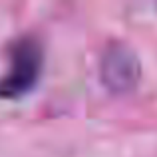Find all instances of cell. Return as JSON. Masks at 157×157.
Returning <instances> with one entry per match:
<instances>
[{"instance_id": "cell-1", "label": "cell", "mask_w": 157, "mask_h": 157, "mask_svg": "<svg viewBox=\"0 0 157 157\" xmlns=\"http://www.w3.org/2000/svg\"><path fill=\"white\" fill-rule=\"evenodd\" d=\"M44 70V48L36 36H22L8 48V70L0 78V98L20 100L38 86Z\"/></svg>"}, {"instance_id": "cell-2", "label": "cell", "mask_w": 157, "mask_h": 157, "mask_svg": "<svg viewBox=\"0 0 157 157\" xmlns=\"http://www.w3.org/2000/svg\"><path fill=\"white\" fill-rule=\"evenodd\" d=\"M100 74L104 84L111 92L121 94V92H129L137 86L141 68H139L137 56L129 48L121 46V44H113L104 52Z\"/></svg>"}]
</instances>
